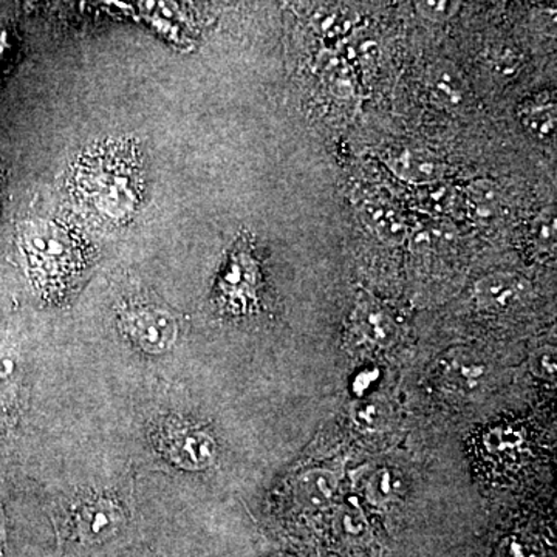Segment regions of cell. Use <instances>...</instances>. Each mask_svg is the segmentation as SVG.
<instances>
[{
  "label": "cell",
  "instance_id": "603a6c76",
  "mask_svg": "<svg viewBox=\"0 0 557 557\" xmlns=\"http://www.w3.org/2000/svg\"><path fill=\"white\" fill-rule=\"evenodd\" d=\"M416 9L424 20L446 22L456 16L461 9V3L450 2V0H424V2H416Z\"/></svg>",
  "mask_w": 557,
  "mask_h": 557
},
{
  "label": "cell",
  "instance_id": "8fae6325",
  "mask_svg": "<svg viewBox=\"0 0 557 557\" xmlns=\"http://www.w3.org/2000/svg\"><path fill=\"white\" fill-rule=\"evenodd\" d=\"M463 209L480 226L497 225L507 215V205L497 183L487 178L474 180L463 193Z\"/></svg>",
  "mask_w": 557,
  "mask_h": 557
},
{
  "label": "cell",
  "instance_id": "277c9868",
  "mask_svg": "<svg viewBox=\"0 0 557 557\" xmlns=\"http://www.w3.org/2000/svg\"><path fill=\"white\" fill-rule=\"evenodd\" d=\"M531 284L512 271H494L480 277L474 285V300L480 310L502 313L522 306L530 298Z\"/></svg>",
  "mask_w": 557,
  "mask_h": 557
},
{
  "label": "cell",
  "instance_id": "7c38bea8",
  "mask_svg": "<svg viewBox=\"0 0 557 557\" xmlns=\"http://www.w3.org/2000/svg\"><path fill=\"white\" fill-rule=\"evenodd\" d=\"M428 91L440 108H463L468 97V84L454 62L438 60L428 69Z\"/></svg>",
  "mask_w": 557,
  "mask_h": 557
},
{
  "label": "cell",
  "instance_id": "e0dca14e",
  "mask_svg": "<svg viewBox=\"0 0 557 557\" xmlns=\"http://www.w3.org/2000/svg\"><path fill=\"white\" fill-rule=\"evenodd\" d=\"M531 245L539 255L555 256L557 245L556 207L545 208L539 212L530 225Z\"/></svg>",
  "mask_w": 557,
  "mask_h": 557
},
{
  "label": "cell",
  "instance_id": "44dd1931",
  "mask_svg": "<svg viewBox=\"0 0 557 557\" xmlns=\"http://www.w3.org/2000/svg\"><path fill=\"white\" fill-rule=\"evenodd\" d=\"M498 557H544V549L534 539L512 534L498 545Z\"/></svg>",
  "mask_w": 557,
  "mask_h": 557
},
{
  "label": "cell",
  "instance_id": "484cf974",
  "mask_svg": "<svg viewBox=\"0 0 557 557\" xmlns=\"http://www.w3.org/2000/svg\"><path fill=\"white\" fill-rule=\"evenodd\" d=\"M5 537V520H3L2 509H0V542Z\"/></svg>",
  "mask_w": 557,
  "mask_h": 557
},
{
  "label": "cell",
  "instance_id": "3957f363",
  "mask_svg": "<svg viewBox=\"0 0 557 557\" xmlns=\"http://www.w3.org/2000/svg\"><path fill=\"white\" fill-rule=\"evenodd\" d=\"M120 327L141 350L160 355L170 350L178 336V325L170 311L152 306H135L120 314Z\"/></svg>",
  "mask_w": 557,
  "mask_h": 557
},
{
  "label": "cell",
  "instance_id": "9c48e42d",
  "mask_svg": "<svg viewBox=\"0 0 557 557\" xmlns=\"http://www.w3.org/2000/svg\"><path fill=\"white\" fill-rule=\"evenodd\" d=\"M355 329L359 335L373 346L387 348L397 343L399 330L391 311L369 295L361 293L351 313Z\"/></svg>",
  "mask_w": 557,
  "mask_h": 557
},
{
  "label": "cell",
  "instance_id": "ffe728a7",
  "mask_svg": "<svg viewBox=\"0 0 557 557\" xmlns=\"http://www.w3.org/2000/svg\"><path fill=\"white\" fill-rule=\"evenodd\" d=\"M355 22H357V17H355L354 11L335 9L324 11L321 16H318L317 27L327 38H339L355 27Z\"/></svg>",
  "mask_w": 557,
  "mask_h": 557
},
{
  "label": "cell",
  "instance_id": "5bb4252c",
  "mask_svg": "<svg viewBox=\"0 0 557 557\" xmlns=\"http://www.w3.org/2000/svg\"><path fill=\"white\" fill-rule=\"evenodd\" d=\"M339 491V479L330 469H310L300 475L296 494L302 507L310 509L327 508L335 502Z\"/></svg>",
  "mask_w": 557,
  "mask_h": 557
},
{
  "label": "cell",
  "instance_id": "d6986e66",
  "mask_svg": "<svg viewBox=\"0 0 557 557\" xmlns=\"http://www.w3.org/2000/svg\"><path fill=\"white\" fill-rule=\"evenodd\" d=\"M522 54L516 47L502 46L494 47L487 53V65L500 78H512L518 75L520 67H522Z\"/></svg>",
  "mask_w": 557,
  "mask_h": 557
},
{
  "label": "cell",
  "instance_id": "ba28073f",
  "mask_svg": "<svg viewBox=\"0 0 557 557\" xmlns=\"http://www.w3.org/2000/svg\"><path fill=\"white\" fill-rule=\"evenodd\" d=\"M388 171L408 185L423 188L443 182L445 164L431 150L403 146L391 149L384 156Z\"/></svg>",
  "mask_w": 557,
  "mask_h": 557
},
{
  "label": "cell",
  "instance_id": "7a4b0ae2",
  "mask_svg": "<svg viewBox=\"0 0 557 557\" xmlns=\"http://www.w3.org/2000/svg\"><path fill=\"white\" fill-rule=\"evenodd\" d=\"M21 249L33 281L50 295L69 287L89 251L78 231L51 220L27 223L21 231Z\"/></svg>",
  "mask_w": 557,
  "mask_h": 557
},
{
  "label": "cell",
  "instance_id": "5b68a950",
  "mask_svg": "<svg viewBox=\"0 0 557 557\" xmlns=\"http://www.w3.org/2000/svg\"><path fill=\"white\" fill-rule=\"evenodd\" d=\"M438 379L456 394H475L490 375L485 359L468 347L450 348L438 361Z\"/></svg>",
  "mask_w": 557,
  "mask_h": 557
},
{
  "label": "cell",
  "instance_id": "2e32d148",
  "mask_svg": "<svg viewBox=\"0 0 557 557\" xmlns=\"http://www.w3.org/2000/svg\"><path fill=\"white\" fill-rule=\"evenodd\" d=\"M351 421L359 431L368 432V434H376L384 431L391 421V412L386 403L376 398L361 397L351 405Z\"/></svg>",
  "mask_w": 557,
  "mask_h": 557
},
{
  "label": "cell",
  "instance_id": "9a60e30c",
  "mask_svg": "<svg viewBox=\"0 0 557 557\" xmlns=\"http://www.w3.org/2000/svg\"><path fill=\"white\" fill-rule=\"evenodd\" d=\"M460 203L463 205V194L446 183L438 182L418 188V205L429 214H453Z\"/></svg>",
  "mask_w": 557,
  "mask_h": 557
},
{
  "label": "cell",
  "instance_id": "cb8c5ba5",
  "mask_svg": "<svg viewBox=\"0 0 557 557\" xmlns=\"http://www.w3.org/2000/svg\"><path fill=\"white\" fill-rule=\"evenodd\" d=\"M522 445V437L518 432L502 431L493 435V438L486 440L487 449L494 453H507V450H515L518 453L519 446Z\"/></svg>",
  "mask_w": 557,
  "mask_h": 557
},
{
  "label": "cell",
  "instance_id": "7402d4cb",
  "mask_svg": "<svg viewBox=\"0 0 557 557\" xmlns=\"http://www.w3.org/2000/svg\"><path fill=\"white\" fill-rule=\"evenodd\" d=\"M530 370L536 379L555 381L557 375V351L555 346H542L531 354Z\"/></svg>",
  "mask_w": 557,
  "mask_h": 557
},
{
  "label": "cell",
  "instance_id": "52a82bcc",
  "mask_svg": "<svg viewBox=\"0 0 557 557\" xmlns=\"http://www.w3.org/2000/svg\"><path fill=\"white\" fill-rule=\"evenodd\" d=\"M163 449L175 465L189 471L208 469L218 458L215 440L200 429L172 428L164 435Z\"/></svg>",
  "mask_w": 557,
  "mask_h": 557
},
{
  "label": "cell",
  "instance_id": "6da1fadb",
  "mask_svg": "<svg viewBox=\"0 0 557 557\" xmlns=\"http://www.w3.org/2000/svg\"><path fill=\"white\" fill-rule=\"evenodd\" d=\"M69 186L91 218L124 225L137 214L145 194L137 146L113 141L87 150L73 166Z\"/></svg>",
  "mask_w": 557,
  "mask_h": 557
},
{
  "label": "cell",
  "instance_id": "ac0fdd59",
  "mask_svg": "<svg viewBox=\"0 0 557 557\" xmlns=\"http://www.w3.org/2000/svg\"><path fill=\"white\" fill-rule=\"evenodd\" d=\"M362 491H364L366 500L373 507L387 504L395 493V478L391 469L380 468L370 472L364 480Z\"/></svg>",
  "mask_w": 557,
  "mask_h": 557
},
{
  "label": "cell",
  "instance_id": "8992f818",
  "mask_svg": "<svg viewBox=\"0 0 557 557\" xmlns=\"http://www.w3.org/2000/svg\"><path fill=\"white\" fill-rule=\"evenodd\" d=\"M358 212L364 225L384 244L401 245L410 237L408 219L387 197L370 193L358 200Z\"/></svg>",
  "mask_w": 557,
  "mask_h": 557
},
{
  "label": "cell",
  "instance_id": "30bf717a",
  "mask_svg": "<svg viewBox=\"0 0 557 557\" xmlns=\"http://www.w3.org/2000/svg\"><path fill=\"white\" fill-rule=\"evenodd\" d=\"M75 522L81 541L97 545L120 533L124 525V512L112 502L94 500L78 509Z\"/></svg>",
  "mask_w": 557,
  "mask_h": 557
},
{
  "label": "cell",
  "instance_id": "4fadbf2b",
  "mask_svg": "<svg viewBox=\"0 0 557 557\" xmlns=\"http://www.w3.org/2000/svg\"><path fill=\"white\" fill-rule=\"evenodd\" d=\"M519 120L528 135L541 143H555L557 106L555 95L541 94L523 102Z\"/></svg>",
  "mask_w": 557,
  "mask_h": 557
},
{
  "label": "cell",
  "instance_id": "d4e9b609",
  "mask_svg": "<svg viewBox=\"0 0 557 557\" xmlns=\"http://www.w3.org/2000/svg\"><path fill=\"white\" fill-rule=\"evenodd\" d=\"M376 380V372H362L361 375L357 376L355 380V391H357L358 395H361L362 392L368 391L370 384Z\"/></svg>",
  "mask_w": 557,
  "mask_h": 557
}]
</instances>
